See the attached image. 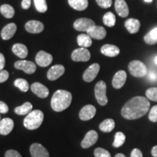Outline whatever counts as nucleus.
<instances>
[{
  "label": "nucleus",
  "instance_id": "1",
  "mask_svg": "<svg viewBox=\"0 0 157 157\" xmlns=\"http://www.w3.org/2000/svg\"><path fill=\"white\" fill-rule=\"evenodd\" d=\"M150 109L148 98L136 96L129 100L121 109V116L128 120H134L146 115Z\"/></svg>",
  "mask_w": 157,
  "mask_h": 157
},
{
  "label": "nucleus",
  "instance_id": "2",
  "mask_svg": "<svg viewBox=\"0 0 157 157\" xmlns=\"http://www.w3.org/2000/svg\"><path fill=\"white\" fill-rule=\"evenodd\" d=\"M71 101L72 95L70 92L58 90L52 95L51 100V107L56 112H60L69 107Z\"/></svg>",
  "mask_w": 157,
  "mask_h": 157
},
{
  "label": "nucleus",
  "instance_id": "3",
  "mask_svg": "<svg viewBox=\"0 0 157 157\" xmlns=\"http://www.w3.org/2000/svg\"><path fill=\"white\" fill-rule=\"evenodd\" d=\"M44 119V113L40 110H34L27 114L23 120V125L30 130L36 129L41 126Z\"/></svg>",
  "mask_w": 157,
  "mask_h": 157
},
{
  "label": "nucleus",
  "instance_id": "4",
  "mask_svg": "<svg viewBox=\"0 0 157 157\" xmlns=\"http://www.w3.org/2000/svg\"><path fill=\"white\" fill-rule=\"evenodd\" d=\"M129 71L135 77H143L148 73L146 66L140 60H132L129 63Z\"/></svg>",
  "mask_w": 157,
  "mask_h": 157
},
{
  "label": "nucleus",
  "instance_id": "5",
  "mask_svg": "<svg viewBox=\"0 0 157 157\" xmlns=\"http://www.w3.org/2000/svg\"><path fill=\"white\" fill-rule=\"evenodd\" d=\"M95 95L98 103L101 105H105L108 103L106 96V84L103 81H99L95 84Z\"/></svg>",
  "mask_w": 157,
  "mask_h": 157
},
{
  "label": "nucleus",
  "instance_id": "6",
  "mask_svg": "<svg viewBox=\"0 0 157 157\" xmlns=\"http://www.w3.org/2000/svg\"><path fill=\"white\" fill-rule=\"evenodd\" d=\"M90 51L84 48L76 49L71 53V59L76 62H87L90 59Z\"/></svg>",
  "mask_w": 157,
  "mask_h": 157
},
{
  "label": "nucleus",
  "instance_id": "7",
  "mask_svg": "<svg viewBox=\"0 0 157 157\" xmlns=\"http://www.w3.org/2000/svg\"><path fill=\"white\" fill-rule=\"evenodd\" d=\"M15 68L17 70H22L27 74H34L36 70V64L29 60H17L14 64Z\"/></svg>",
  "mask_w": 157,
  "mask_h": 157
},
{
  "label": "nucleus",
  "instance_id": "8",
  "mask_svg": "<svg viewBox=\"0 0 157 157\" xmlns=\"http://www.w3.org/2000/svg\"><path fill=\"white\" fill-rule=\"evenodd\" d=\"M95 25V23L93 20L87 18V17H82L76 20L74 23V28L78 31H84L87 32L90 28Z\"/></svg>",
  "mask_w": 157,
  "mask_h": 157
},
{
  "label": "nucleus",
  "instance_id": "9",
  "mask_svg": "<svg viewBox=\"0 0 157 157\" xmlns=\"http://www.w3.org/2000/svg\"><path fill=\"white\" fill-rule=\"evenodd\" d=\"M100 65L98 63H93L87 68V70L83 74L84 81L87 82H91L98 76L100 71Z\"/></svg>",
  "mask_w": 157,
  "mask_h": 157
},
{
  "label": "nucleus",
  "instance_id": "10",
  "mask_svg": "<svg viewBox=\"0 0 157 157\" xmlns=\"http://www.w3.org/2000/svg\"><path fill=\"white\" fill-rule=\"evenodd\" d=\"M35 60L38 66L41 67H47L52 62V56L42 50L36 54Z\"/></svg>",
  "mask_w": 157,
  "mask_h": 157
},
{
  "label": "nucleus",
  "instance_id": "11",
  "mask_svg": "<svg viewBox=\"0 0 157 157\" xmlns=\"http://www.w3.org/2000/svg\"><path fill=\"white\" fill-rule=\"evenodd\" d=\"M98 140V134L95 130H90L86 134L82 140L81 146L83 148H88L93 146Z\"/></svg>",
  "mask_w": 157,
  "mask_h": 157
},
{
  "label": "nucleus",
  "instance_id": "12",
  "mask_svg": "<svg viewBox=\"0 0 157 157\" xmlns=\"http://www.w3.org/2000/svg\"><path fill=\"white\" fill-rule=\"evenodd\" d=\"M64 72L65 68L63 66H62V65H55L48 70L47 76L50 81H55V80L60 78L62 75H63Z\"/></svg>",
  "mask_w": 157,
  "mask_h": 157
},
{
  "label": "nucleus",
  "instance_id": "13",
  "mask_svg": "<svg viewBox=\"0 0 157 157\" xmlns=\"http://www.w3.org/2000/svg\"><path fill=\"white\" fill-rule=\"evenodd\" d=\"M87 34L91 37V38L97 39V40H101L105 38L106 36V31L103 27L100 25H94L88 30Z\"/></svg>",
  "mask_w": 157,
  "mask_h": 157
},
{
  "label": "nucleus",
  "instance_id": "14",
  "mask_svg": "<svg viewBox=\"0 0 157 157\" xmlns=\"http://www.w3.org/2000/svg\"><path fill=\"white\" fill-rule=\"evenodd\" d=\"M96 109L93 105H87L81 109L78 113V117L82 121H88L95 117Z\"/></svg>",
  "mask_w": 157,
  "mask_h": 157
},
{
  "label": "nucleus",
  "instance_id": "15",
  "mask_svg": "<svg viewBox=\"0 0 157 157\" xmlns=\"http://www.w3.org/2000/svg\"><path fill=\"white\" fill-rule=\"evenodd\" d=\"M30 153L32 157H50L48 150L39 143H33L31 145Z\"/></svg>",
  "mask_w": 157,
  "mask_h": 157
},
{
  "label": "nucleus",
  "instance_id": "16",
  "mask_svg": "<svg viewBox=\"0 0 157 157\" xmlns=\"http://www.w3.org/2000/svg\"><path fill=\"white\" fill-rule=\"evenodd\" d=\"M31 90L33 93L40 98H46L49 95L48 88L39 82H34L31 84Z\"/></svg>",
  "mask_w": 157,
  "mask_h": 157
},
{
  "label": "nucleus",
  "instance_id": "17",
  "mask_svg": "<svg viewBox=\"0 0 157 157\" xmlns=\"http://www.w3.org/2000/svg\"><path fill=\"white\" fill-rule=\"evenodd\" d=\"M25 29L31 34H39L44 30V25L38 21H29L25 23Z\"/></svg>",
  "mask_w": 157,
  "mask_h": 157
},
{
  "label": "nucleus",
  "instance_id": "18",
  "mask_svg": "<svg viewBox=\"0 0 157 157\" xmlns=\"http://www.w3.org/2000/svg\"><path fill=\"white\" fill-rule=\"evenodd\" d=\"M127 80V73L124 71L121 70L117 71L113 76L112 85L115 89H121L124 85Z\"/></svg>",
  "mask_w": 157,
  "mask_h": 157
},
{
  "label": "nucleus",
  "instance_id": "19",
  "mask_svg": "<svg viewBox=\"0 0 157 157\" xmlns=\"http://www.w3.org/2000/svg\"><path fill=\"white\" fill-rule=\"evenodd\" d=\"M14 127V122L10 118H5L0 121V135H7L10 134Z\"/></svg>",
  "mask_w": 157,
  "mask_h": 157
},
{
  "label": "nucleus",
  "instance_id": "20",
  "mask_svg": "<svg viewBox=\"0 0 157 157\" xmlns=\"http://www.w3.org/2000/svg\"><path fill=\"white\" fill-rule=\"evenodd\" d=\"M17 31V25L14 23L6 25L2 29L1 32V36L4 40H9L14 36Z\"/></svg>",
  "mask_w": 157,
  "mask_h": 157
},
{
  "label": "nucleus",
  "instance_id": "21",
  "mask_svg": "<svg viewBox=\"0 0 157 157\" xmlns=\"http://www.w3.org/2000/svg\"><path fill=\"white\" fill-rule=\"evenodd\" d=\"M115 10L120 17H126L128 16L129 7L124 0H116Z\"/></svg>",
  "mask_w": 157,
  "mask_h": 157
},
{
  "label": "nucleus",
  "instance_id": "22",
  "mask_svg": "<svg viewBox=\"0 0 157 157\" xmlns=\"http://www.w3.org/2000/svg\"><path fill=\"white\" fill-rule=\"evenodd\" d=\"M101 51L102 54L107 57H110V58L117 56L120 52V50L117 46L109 44H104L101 48Z\"/></svg>",
  "mask_w": 157,
  "mask_h": 157
},
{
  "label": "nucleus",
  "instance_id": "23",
  "mask_svg": "<svg viewBox=\"0 0 157 157\" xmlns=\"http://www.w3.org/2000/svg\"><path fill=\"white\" fill-rule=\"evenodd\" d=\"M124 25L130 34H136L140 28V22L137 19L129 18L125 21Z\"/></svg>",
  "mask_w": 157,
  "mask_h": 157
},
{
  "label": "nucleus",
  "instance_id": "24",
  "mask_svg": "<svg viewBox=\"0 0 157 157\" xmlns=\"http://www.w3.org/2000/svg\"><path fill=\"white\" fill-rule=\"evenodd\" d=\"M12 51L15 56L21 58H25L28 56V48L25 45L21 44V43H17L15 44L12 48Z\"/></svg>",
  "mask_w": 157,
  "mask_h": 157
},
{
  "label": "nucleus",
  "instance_id": "25",
  "mask_svg": "<svg viewBox=\"0 0 157 157\" xmlns=\"http://www.w3.org/2000/svg\"><path fill=\"white\" fill-rule=\"evenodd\" d=\"M72 8L77 11H83L88 7V0H68Z\"/></svg>",
  "mask_w": 157,
  "mask_h": 157
},
{
  "label": "nucleus",
  "instance_id": "26",
  "mask_svg": "<svg viewBox=\"0 0 157 157\" xmlns=\"http://www.w3.org/2000/svg\"><path fill=\"white\" fill-rule=\"evenodd\" d=\"M77 43L81 48H87L93 44V41L87 34H82L77 36Z\"/></svg>",
  "mask_w": 157,
  "mask_h": 157
},
{
  "label": "nucleus",
  "instance_id": "27",
  "mask_svg": "<svg viewBox=\"0 0 157 157\" xmlns=\"http://www.w3.org/2000/svg\"><path fill=\"white\" fill-rule=\"evenodd\" d=\"M115 121L112 119H107L100 124L99 129L103 132H110L114 129Z\"/></svg>",
  "mask_w": 157,
  "mask_h": 157
},
{
  "label": "nucleus",
  "instance_id": "28",
  "mask_svg": "<svg viewBox=\"0 0 157 157\" xmlns=\"http://www.w3.org/2000/svg\"><path fill=\"white\" fill-rule=\"evenodd\" d=\"M32 105L30 102H25L23 105L17 106L15 109V113L17 115H27L32 110Z\"/></svg>",
  "mask_w": 157,
  "mask_h": 157
},
{
  "label": "nucleus",
  "instance_id": "29",
  "mask_svg": "<svg viewBox=\"0 0 157 157\" xmlns=\"http://www.w3.org/2000/svg\"><path fill=\"white\" fill-rule=\"evenodd\" d=\"M144 41L146 44L153 45L157 43V27L153 29L144 36Z\"/></svg>",
  "mask_w": 157,
  "mask_h": 157
},
{
  "label": "nucleus",
  "instance_id": "30",
  "mask_svg": "<svg viewBox=\"0 0 157 157\" xmlns=\"http://www.w3.org/2000/svg\"><path fill=\"white\" fill-rule=\"evenodd\" d=\"M0 13L6 18H12L15 15V10L10 5H2L0 7Z\"/></svg>",
  "mask_w": 157,
  "mask_h": 157
},
{
  "label": "nucleus",
  "instance_id": "31",
  "mask_svg": "<svg viewBox=\"0 0 157 157\" xmlns=\"http://www.w3.org/2000/svg\"><path fill=\"white\" fill-rule=\"evenodd\" d=\"M103 21L106 26L113 27L116 24V16L111 12H108L103 15Z\"/></svg>",
  "mask_w": 157,
  "mask_h": 157
},
{
  "label": "nucleus",
  "instance_id": "32",
  "mask_svg": "<svg viewBox=\"0 0 157 157\" xmlns=\"http://www.w3.org/2000/svg\"><path fill=\"white\" fill-rule=\"evenodd\" d=\"M125 140H126V136H125V135L121 132H118L115 135L114 141L113 143V146L114 148L121 147L125 143Z\"/></svg>",
  "mask_w": 157,
  "mask_h": 157
},
{
  "label": "nucleus",
  "instance_id": "33",
  "mask_svg": "<svg viewBox=\"0 0 157 157\" xmlns=\"http://www.w3.org/2000/svg\"><path fill=\"white\" fill-rule=\"evenodd\" d=\"M14 85L23 93H26L29 89V82L24 78H17L16 80H15Z\"/></svg>",
  "mask_w": 157,
  "mask_h": 157
},
{
  "label": "nucleus",
  "instance_id": "34",
  "mask_svg": "<svg viewBox=\"0 0 157 157\" xmlns=\"http://www.w3.org/2000/svg\"><path fill=\"white\" fill-rule=\"evenodd\" d=\"M35 7L39 13H45L48 10V5L46 0H34Z\"/></svg>",
  "mask_w": 157,
  "mask_h": 157
},
{
  "label": "nucleus",
  "instance_id": "35",
  "mask_svg": "<svg viewBox=\"0 0 157 157\" xmlns=\"http://www.w3.org/2000/svg\"><path fill=\"white\" fill-rule=\"evenodd\" d=\"M146 95L148 100L157 102V87H151L146 90Z\"/></svg>",
  "mask_w": 157,
  "mask_h": 157
},
{
  "label": "nucleus",
  "instance_id": "36",
  "mask_svg": "<svg viewBox=\"0 0 157 157\" xmlns=\"http://www.w3.org/2000/svg\"><path fill=\"white\" fill-rule=\"evenodd\" d=\"M95 157H111L110 153L103 148H97L94 151Z\"/></svg>",
  "mask_w": 157,
  "mask_h": 157
},
{
  "label": "nucleus",
  "instance_id": "37",
  "mask_svg": "<svg viewBox=\"0 0 157 157\" xmlns=\"http://www.w3.org/2000/svg\"><path fill=\"white\" fill-rule=\"evenodd\" d=\"M148 119L152 122H157V105H154L151 109L149 111Z\"/></svg>",
  "mask_w": 157,
  "mask_h": 157
},
{
  "label": "nucleus",
  "instance_id": "38",
  "mask_svg": "<svg viewBox=\"0 0 157 157\" xmlns=\"http://www.w3.org/2000/svg\"><path fill=\"white\" fill-rule=\"evenodd\" d=\"M96 2L102 8L107 9L111 7L112 5V0H96Z\"/></svg>",
  "mask_w": 157,
  "mask_h": 157
},
{
  "label": "nucleus",
  "instance_id": "39",
  "mask_svg": "<svg viewBox=\"0 0 157 157\" xmlns=\"http://www.w3.org/2000/svg\"><path fill=\"white\" fill-rule=\"evenodd\" d=\"M9 78V73L5 70L0 71V83L7 81Z\"/></svg>",
  "mask_w": 157,
  "mask_h": 157
},
{
  "label": "nucleus",
  "instance_id": "40",
  "mask_svg": "<svg viewBox=\"0 0 157 157\" xmlns=\"http://www.w3.org/2000/svg\"><path fill=\"white\" fill-rule=\"evenodd\" d=\"M5 157H22L21 155L15 150H8L5 153Z\"/></svg>",
  "mask_w": 157,
  "mask_h": 157
},
{
  "label": "nucleus",
  "instance_id": "41",
  "mask_svg": "<svg viewBox=\"0 0 157 157\" xmlns=\"http://www.w3.org/2000/svg\"><path fill=\"white\" fill-rule=\"evenodd\" d=\"M9 111L8 105L5 102L0 101V113H7Z\"/></svg>",
  "mask_w": 157,
  "mask_h": 157
},
{
  "label": "nucleus",
  "instance_id": "42",
  "mask_svg": "<svg viewBox=\"0 0 157 157\" xmlns=\"http://www.w3.org/2000/svg\"><path fill=\"white\" fill-rule=\"evenodd\" d=\"M130 157H143V154L140 149L135 148L131 152Z\"/></svg>",
  "mask_w": 157,
  "mask_h": 157
},
{
  "label": "nucleus",
  "instance_id": "43",
  "mask_svg": "<svg viewBox=\"0 0 157 157\" xmlns=\"http://www.w3.org/2000/svg\"><path fill=\"white\" fill-rule=\"evenodd\" d=\"M31 0H22V2H21V7L24 10H28L29 7H31Z\"/></svg>",
  "mask_w": 157,
  "mask_h": 157
},
{
  "label": "nucleus",
  "instance_id": "44",
  "mask_svg": "<svg viewBox=\"0 0 157 157\" xmlns=\"http://www.w3.org/2000/svg\"><path fill=\"white\" fill-rule=\"evenodd\" d=\"M5 66V58L2 53H0V71L3 70Z\"/></svg>",
  "mask_w": 157,
  "mask_h": 157
},
{
  "label": "nucleus",
  "instance_id": "45",
  "mask_svg": "<svg viewBox=\"0 0 157 157\" xmlns=\"http://www.w3.org/2000/svg\"><path fill=\"white\" fill-rule=\"evenodd\" d=\"M149 78L152 81H155L157 79V74L154 71H151L149 73Z\"/></svg>",
  "mask_w": 157,
  "mask_h": 157
},
{
  "label": "nucleus",
  "instance_id": "46",
  "mask_svg": "<svg viewBox=\"0 0 157 157\" xmlns=\"http://www.w3.org/2000/svg\"><path fill=\"white\" fill-rule=\"evenodd\" d=\"M151 154L154 157H157V146L153 147L151 150Z\"/></svg>",
  "mask_w": 157,
  "mask_h": 157
},
{
  "label": "nucleus",
  "instance_id": "47",
  "mask_svg": "<svg viewBox=\"0 0 157 157\" xmlns=\"http://www.w3.org/2000/svg\"><path fill=\"white\" fill-rule=\"evenodd\" d=\"M115 157H126V156H124L123 154H117Z\"/></svg>",
  "mask_w": 157,
  "mask_h": 157
},
{
  "label": "nucleus",
  "instance_id": "48",
  "mask_svg": "<svg viewBox=\"0 0 157 157\" xmlns=\"http://www.w3.org/2000/svg\"><path fill=\"white\" fill-rule=\"evenodd\" d=\"M145 2H151L153 0H144Z\"/></svg>",
  "mask_w": 157,
  "mask_h": 157
},
{
  "label": "nucleus",
  "instance_id": "49",
  "mask_svg": "<svg viewBox=\"0 0 157 157\" xmlns=\"http://www.w3.org/2000/svg\"><path fill=\"white\" fill-rule=\"evenodd\" d=\"M155 63H156V64L157 65V56H156V58H155Z\"/></svg>",
  "mask_w": 157,
  "mask_h": 157
},
{
  "label": "nucleus",
  "instance_id": "50",
  "mask_svg": "<svg viewBox=\"0 0 157 157\" xmlns=\"http://www.w3.org/2000/svg\"><path fill=\"white\" fill-rule=\"evenodd\" d=\"M0 121H1V116H0Z\"/></svg>",
  "mask_w": 157,
  "mask_h": 157
}]
</instances>
